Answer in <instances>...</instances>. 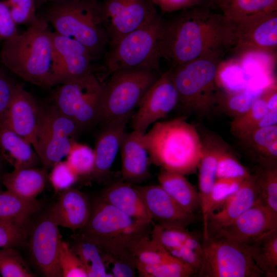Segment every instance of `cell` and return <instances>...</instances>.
<instances>
[{"instance_id":"1","label":"cell","mask_w":277,"mask_h":277,"mask_svg":"<svg viewBox=\"0 0 277 277\" xmlns=\"http://www.w3.org/2000/svg\"><path fill=\"white\" fill-rule=\"evenodd\" d=\"M208 6H195L169 19L162 17L158 47L160 58L174 67L199 57L230 51L235 42L234 24Z\"/></svg>"},{"instance_id":"2","label":"cell","mask_w":277,"mask_h":277,"mask_svg":"<svg viewBox=\"0 0 277 277\" xmlns=\"http://www.w3.org/2000/svg\"><path fill=\"white\" fill-rule=\"evenodd\" d=\"M142 140L151 164L184 175L196 171L203 155L201 136L182 116L156 122Z\"/></svg>"},{"instance_id":"3","label":"cell","mask_w":277,"mask_h":277,"mask_svg":"<svg viewBox=\"0 0 277 277\" xmlns=\"http://www.w3.org/2000/svg\"><path fill=\"white\" fill-rule=\"evenodd\" d=\"M49 22L37 17L23 33L3 42L0 58L12 73L42 87L52 86L53 49Z\"/></svg>"},{"instance_id":"4","label":"cell","mask_w":277,"mask_h":277,"mask_svg":"<svg viewBox=\"0 0 277 277\" xmlns=\"http://www.w3.org/2000/svg\"><path fill=\"white\" fill-rule=\"evenodd\" d=\"M154 225L129 216L100 197L91 206L89 218L80 230L101 251L115 255L132 253L141 240L150 236Z\"/></svg>"},{"instance_id":"5","label":"cell","mask_w":277,"mask_h":277,"mask_svg":"<svg viewBox=\"0 0 277 277\" xmlns=\"http://www.w3.org/2000/svg\"><path fill=\"white\" fill-rule=\"evenodd\" d=\"M45 17L55 31L84 45L94 58L106 52L109 41L99 0H55L48 3Z\"/></svg>"},{"instance_id":"6","label":"cell","mask_w":277,"mask_h":277,"mask_svg":"<svg viewBox=\"0 0 277 277\" xmlns=\"http://www.w3.org/2000/svg\"><path fill=\"white\" fill-rule=\"evenodd\" d=\"M225 55L208 54L170 67L178 95L177 106L184 112L202 115L215 106L219 91L216 76Z\"/></svg>"},{"instance_id":"7","label":"cell","mask_w":277,"mask_h":277,"mask_svg":"<svg viewBox=\"0 0 277 277\" xmlns=\"http://www.w3.org/2000/svg\"><path fill=\"white\" fill-rule=\"evenodd\" d=\"M160 71L123 69L110 74L103 85L99 122L104 125L124 118L130 119L144 95L158 79Z\"/></svg>"},{"instance_id":"8","label":"cell","mask_w":277,"mask_h":277,"mask_svg":"<svg viewBox=\"0 0 277 277\" xmlns=\"http://www.w3.org/2000/svg\"><path fill=\"white\" fill-rule=\"evenodd\" d=\"M162 19L159 15L109 45L103 63L108 74L123 69L160 71L158 39Z\"/></svg>"},{"instance_id":"9","label":"cell","mask_w":277,"mask_h":277,"mask_svg":"<svg viewBox=\"0 0 277 277\" xmlns=\"http://www.w3.org/2000/svg\"><path fill=\"white\" fill-rule=\"evenodd\" d=\"M200 277H262L244 244L219 234L203 239Z\"/></svg>"},{"instance_id":"10","label":"cell","mask_w":277,"mask_h":277,"mask_svg":"<svg viewBox=\"0 0 277 277\" xmlns=\"http://www.w3.org/2000/svg\"><path fill=\"white\" fill-rule=\"evenodd\" d=\"M103 85L92 73L61 84L54 106L82 129L99 122Z\"/></svg>"},{"instance_id":"11","label":"cell","mask_w":277,"mask_h":277,"mask_svg":"<svg viewBox=\"0 0 277 277\" xmlns=\"http://www.w3.org/2000/svg\"><path fill=\"white\" fill-rule=\"evenodd\" d=\"M81 130L54 105L41 107L35 150L44 167L52 168L66 157Z\"/></svg>"},{"instance_id":"12","label":"cell","mask_w":277,"mask_h":277,"mask_svg":"<svg viewBox=\"0 0 277 277\" xmlns=\"http://www.w3.org/2000/svg\"><path fill=\"white\" fill-rule=\"evenodd\" d=\"M232 21L235 42L230 51L235 58L254 53L276 57L277 11L258 13Z\"/></svg>"},{"instance_id":"13","label":"cell","mask_w":277,"mask_h":277,"mask_svg":"<svg viewBox=\"0 0 277 277\" xmlns=\"http://www.w3.org/2000/svg\"><path fill=\"white\" fill-rule=\"evenodd\" d=\"M101 14L109 45L159 15L149 0H105Z\"/></svg>"},{"instance_id":"14","label":"cell","mask_w":277,"mask_h":277,"mask_svg":"<svg viewBox=\"0 0 277 277\" xmlns=\"http://www.w3.org/2000/svg\"><path fill=\"white\" fill-rule=\"evenodd\" d=\"M52 86L62 84L92 73L94 57L78 41L52 32Z\"/></svg>"},{"instance_id":"15","label":"cell","mask_w":277,"mask_h":277,"mask_svg":"<svg viewBox=\"0 0 277 277\" xmlns=\"http://www.w3.org/2000/svg\"><path fill=\"white\" fill-rule=\"evenodd\" d=\"M171 73L170 68L162 73L146 92L130 119L133 130L145 134L151 124L165 117L176 107L178 95Z\"/></svg>"},{"instance_id":"16","label":"cell","mask_w":277,"mask_h":277,"mask_svg":"<svg viewBox=\"0 0 277 277\" xmlns=\"http://www.w3.org/2000/svg\"><path fill=\"white\" fill-rule=\"evenodd\" d=\"M58 227L48 212L33 226L28 243L34 262L47 277L63 276L59 263L62 239Z\"/></svg>"},{"instance_id":"17","label":"cell","mask_w":277,"mask_h":277,"mask_svg":"<svg viewBox=\"0 0 277 277\" xmlns=\"http://www.w3.org/2000/svg\"><path fill=\"white\" fill-rule=\"evenodd\" d=\"M41 110V106L34 97L23 86L16 84L0 125L27 140L35 150Z\"/></svg>"},{"instance_id":"18","label":"cell","mask_w":277,"mask_h":277,"mask_svg":"<svg viewBox=\"0 0 277 277\" xmlns=\"http://www.w3.org/2000/svg\"><path fill=\"white\" fill-rule=\"evenodd\" d=\"M134 186L140 192L154 224L164 227L186 228L196 221L195 213L184 210L159 184Z\"/></svg>"},{"instance_id":"19","label":"cell","mask_w":277,"mask_h":277,"mask_svg":"<svg viewBox=\"0 0 277 277\" xmlns=\"http://www.w3.org/2000/svg\"><path fill=\"white\" fill-rule=\"evenodd\" d=\"M276 229L277 213L260 200L231 223L213 234H219L246 244Z\"/></svg>"},{"instance_id":"20","label":"cell","mask_w":277,"mask_h":277,"mask_svg":"<svg viewBox=\"0 0 277 277\" xmlns=\"http://www.w3.org/2000/svg\"><path fill=\"white\" fill-rule=\"evenodd\" d=\"M260 200L258 185L254 176L251 174L244 180L238 189L222 205L221 210L209 214L206 238L231 223Z\"/></svg>"},{"instance_id":"21","label":"cell","mask_w":277,"mask_h":277,"mask_svg":"<svg viewBox=\"0 0 277 277\" xmlns=\"http://www.w3.org/2000/svg\"><path fill=\"white\" fill-rule=\"evenodd\" d=\"M129 118L111 122L104 125L95 144V164L90 176L102 181L109 175L111 167L120 150L125 128Z\"/></svg>"},{"instance_id":"22","label":"cell","mask_w":277,"mask_h":277,"mask_svg":"<svg viewBox=\"0 0 277 277\" xmlns=\"http://www.w3.org/2000/svg\"><path fill=\"white\" fill-rule=\"evenodd\" d=\"M144 134L133 130L125 133L120 147L122 180L140 184L150 176L149 153L142 142Z\"/></svg>"},{"instance_id":"23","label":"cell","mask_w":277,"mask_h":277,"mask_svg":"<svg viewBox=\"0 0 277 277\" xmlns=\"http://www.w3.org/2000/svg\"><path fill=\"white\" fill-rule=\"evenodd\" d=\"M91 208L87 195L71 187L61 191L49 213L58 226L74 231L86 224Z\"/></svg>"},{"instance_id":"24","label":"cell","mask_w":277,"mask_h":277,"mask_svg":"<svg viewBox=\"0 0 277 277\" xmlns=\"http://www.w3.org/2000/svg\"><path fill=\"white\" fill-rule=\"evenodd\" d=\"M203 155L199 163V196L203 221V238L207 236V209L213 185L216 179L218 159L224 148L213 138L202 139Z\"/></svg>"},{"instance_id":"25","label":"cell","mask_w":277,"mask_h":277,"mask_svg":"<svg viewBox=\"0 0 277 277\" xmlns=\"http://www.w3.org/2000/svg\"><path fill=\"white\" fill-rule=\"evenodd\" d=\"M101 197L135 220L152 222L140 192L132 184L123 180L113 183L104 189Z\"/></svg>"},{"instance_id":"26","label":"cell","mask_w":277,"mask_h":277,"mask_svg":"<svg viewBox=\"0 0 277 277\" xmlns=\"http://www.w3.org/2000/svg\"><path fill=\"white\" fill-rule=\"evenodd\" d=\"M0 151L14 169L37 167L41 163L32 145L17 133L0 125Z\"/></svg>"},{"instance_id":"27","label":"cell","mask_w":277,"mask_h":277,"mask_svg":"<svg viewBox=\"0 0 277 277\" xmlns=\"http://www.w3.org/2000/svg\"><path fill=\"white\" fill-rule=\"evenodd\" d=\"M47 169L28 168L14 169L3 174L2 181L7 190L28 200H34L44 190Z\"/></svg>"},{"instance_id":"28","label":"cell","mask_w":277,"mask_h":277,"mask_svg":"<svg viewBox=\"0 0 277 277\" xmlns=\"http://www.w3.org/2000/svg\"><path fill=\"white\" fill-rule=\"evenodd\" d=\"M159 185L184 210L191 213L200 208L198 191L184 175L162 169Z\"/></svg>"},{"instance_id":"29","label":"cell","mask_w":277,"mask_h":277,"mask_svg":"<svg viewBox=\"0 0 277 277\" xmlns=\"http://www.w3.org/2000/svg\"><path fill=\"white\" fill-rule=\"evenodd\" d=\"M68 243L81 261L88 277H112L107 271L100 249L91 239L81 232L72 234Z\"/></svg>"},{"instance_id":"30","label":"cell","mask_w":277,"mask_h":277,"mask_svg":"<svg viewBox=\"0 0 277 277\" xmlns=\"http://www.w3.org/2000/svg\"><path fill=\"white\" fill-rule=\"evenodd\" d=\"M36 199H24L6 190H0V220L11 223L25 230L31 216L39 208Z\"/></svg>"},{"instance_id":"31","label":"cell","mask_w":277,"mask_h":277,"mask_svg":"<svg viewBox=\"0 0 277 277\" xmlns=\"http://www.w3.org/2000/svg\"><path fill=\"white\" fill-rule=\"evenodd\" d=\"M244 245L264 276H277V229Z\"/></svg>"},{"instance_id":"32","label":"cell","mask_w":277,"mask_h":277,"mask_svg":"<svg viewBox=\"0 0 277 277\" xmlns=\"http://www.w3.org/2000/svg\"><path fill=\"white\" fill-rule=\"evenodd\" d=\"M264 89L249 86L235 92H226L219 89L215 106L233 119L248 111L260 97Z\"/></svg>"},{"instance_id":"33","label":"cell","mask_w":277,"mask_h":277,"mask_svg":"<svg viewBox=\"0 0 277 277\" xmlns=\"http://www.w3.org/2000/svg\"><path fill=\"white\" fill-rule=\"evenodd\" d=\"M217 8L231 21L258 13L277 11V0H219Z\"/></svg>"},{"instance_id":"34","label":"cell","mask_w":277,"mask_h":277,"mask_svg":"<svg viewBox=\"0 0 277 277\" xmlns=\"http://www.w3.org/2000/svg\"><path fill=\"white\" fill-rule=\"evenodd\" d=\"M150 238L165 249L185 246L195 250L200 244L197 235L186 228L164 227L155 224L152 229Z\"/></svg>"},{"instance_id":"35","label":"cell","mask_w":277,"mask_h":277,"mask_svg":"<svg viewBox=\"0 0 277 277\" xmlns=\"http://www.w3.org/2000/svg\"><path fill=\"white\" fill-rule=\"evenodd\" d=\"M135 265L141 277H190L196 275L191 267L175 258L157 264Z\"/></svg>"},{"instance_id":"36","label":"cell","mask_w":277,"mask_h":277,"mask_svg":"<svg viewBox=\"0 0 277 277\" xmlns=\"http://www.w3.org/2000/svg\"><path fill=\"white\" fill-rule=\"evenodd\" d=\"M253 175L259 188L261 202L277 213V165H260Z\"/></svg>"},{"instance_id":"37","label":"cell","mask_w":277,"mask_h":277,"mask_svg":"<svg viewBox=\"0 0 277 277\" xmlns=\"http://www.w3.org/2000/svg\"><path fill=\"white\" fill-rule=\"evenodd\" d=\"M251 76L238 65H220L216 83L219 89L226 92H235L246 89Z\"/></svg>"},{"instance_id":"38","label":"cell","mask_w":277,"mask_h":277,"mask_svg":"<svg viewBox=\"0 0 277 277\" xmlns=\"http://www.w3.org/2000/svg\"><path fill=\"white\" fill-rule=\"evenodd\" d=\"M268 111L264 100L260 96L248 111L232 119L231 132L238 138H242L252 131L257 122Z\"/></svg>"},{"instance_id":"39","label":"cell","mask_w":277,"mask_h":277,"mask_svg":"<svg viewBox=\"0 0 277 277\" xmlns=\"http://www.w3.org/2000/svg\"><path fill=\"white\" fill-rule=\"evenodd\" d=\"M66 157L67 162L79 177L91 175L95 164L93 149L74 141Z\"/></svg>"},{"instance_id":"40","label":"cell","mask_w":277,"mask_h":277,"mask_svg":"<svg viewBox=\"0 0 277 277\" xmlns=\"http://www.w3.org/2000/svg\"><path fill=\"white\" fill-rule=\"evenodd\" d=\"M132 253L135 264H154L174 258L150 236L141 240L133 248Z\"/></svg>"},{"instance_id":"41","label":"cell","mask_w":277,"mask_h":277,"mask_svg":"<svg viewBox=\"0 0 277 277\" xmlns=\"http://www.w3.org/2000/svg\"><path fill=\"white\" fill-rule=\"evenodd\" d=\"M240 140L254 151L260 165L264 166L268 147L277 141V125L255 129Z\"/></svg>"},{"instance_id":"42","label":"cell","mask_w":277,"mask_h":277,"mask_svg":"<svg viewBox=\"0 0 277 277\" xmlns=\"http://www.w3.org/2000/svg\"><path fill=\"white\" fill-rule=\"evenodd\" d=\"M0 275L3 277H32L19 252L14 248L0 249Z\"/></svg>"},{"instance_id":"43","label":"cell","mask_w":277,"mask_h":277,"mask_svg":"<svg viewBox=\"0 0 277 277\" xmlns=\"http://www.w3.org/2000/svg\"><path fill=\"white\" fill-rule=\"evenodd\" d=\"M245 179H216L207 207V218L209 214L221 207L234 193Z\"/></svg>"},{"instance_id":"44","label":"cell","mask_w":277,"mask_h":277,"mask_svg":"<svg viewBox=\"0 0 277 277\" xmlns=\"http://www.w3.org/2000/svg\"><path fill=\"white\" fill-rule=\"evenodd\" d=\"M105 266L114 277L135 276V261L132 253L113 255L101 251Z\"/></svg>"},{"instance_id":"45","label":"cell","mask_w":277,"mask_h":277,"mask_svg":"<svg viewBox=\"0 0 277 277\" xmlns=\"http://www.w3.org/2000/svg\"><path fill=\"white\" fill-rule=\"evenodd\" d=\"M251 173L229 151L224 147L217 162L216 179H245Z\"/></svg>"},{"instance_id":"46","label":"cell","mask_w":277,"mask_h":277,"mask_svg":"<svg viewBox=\"0 0 277 277\" xmlns=\"http://www.w3.org/2000/svg\"><path fill=\"white\" fill-rule=\"evenodd\" d=\"M59 263L64 277H88L79 258L71 250L69 243L62 240L59 252Z\"/></svg>"},{"instance_id":"47","label":"cell","mask_w":277,"mask_h":277,"mask_svg":"<svg viewBox=\"0 0 277 277\" xmlns=\"http://www.w3.org/2000/svg\"><path fill=\"white\" fill-rule=\"evenodd\" d=\"M49 179L55 191L61 192L71 187L77 181L79 176L66 161H61L52 167Z\"/></svg>"},{"instance_id":"48","label":"cell","mask_w":277,"mask_h":277,"mask_svg":"<svg viewBox=\"0 0 277 277\" xmlns=\"http://www.w3.org/2000/svg\"><path fill=\"white\" fill-rule=\"evenodd\" d=\"M16 25H30L37 18L35 0H6Z\"/></svg>"},{"instance_id":"49","label":"cell","mask_w":277,"mask_h":277,"mask_svg":"<svg viewBox=\"0 0 277 277\" xmlns=\"http://www.w3.org/2000/svg\"><path fill=\"white\" fill-rule=\"evenodd\" d=\"M26 230L0 220V249L22 247L26 244Z\"/></svg>"},{"instance_id":"50","label":"cell","mask_w":277,"mask_h":277,"mask_svg":"<svg viewBox=\"0 0 277 277\" xmlns=\"http://www.w3.org/2000/svg\"><path fill=\"white\" fill-rule=\"evenodd\" d=\"M157 6L163 13L179 12L195 6H208L216 8L217 0H149Z\"/></svg>"},{"instance_id":"51","label":"cell","mask_w":277,"mask_h":277,"mask_svg":"<svg viewBox=\"0 0 277 277\" xmlns=\"http://www.w3.org/2000/svg\"><path fill=\"white\" fill-rule=\"evenodd\" d=\"M173 258L189 266L198 274L202 265V256L185 246L165 249Z\"/></svg>"},{"instance_id":"52","label":"cell","mask_w":277,"mask_h":277,"mask_svg":"<svg viewBox=\"0 0 277 277\" xmlns=\"http://www.w3.org/2000/svg\"><path fill=\"white\" fill-rule=\"evenodd\" d=\"M18 34L9 7L5 1L0 0V42H4Z\"/></svg>"},{"instance_id":"53","label":"cell","mask_w":277,"mask_h":277,"mask_svg":"<svg viewBox=\"0 0 277 277\" xmlns=\"http://www.w3.org/2000/svg\"><path fill=\"white\" fill-rule=\"evenodd\" d=\"M16 84L8 75L0 70V122L9 106Z\"/></svg>"},{"instance_id":"54","label":"cell","mask_w":277,"mask_h":277,"mask_svg":"<svg viewBox=\"0 0 277 277\" xmlns=\"http://www.w3.org/2000/svg\"><path fill=\"white\" fill-rule=\"evenodd\" d=\"M269 111H277V86L274 82L265 87L261 95Z\"/></svg>"},{"instance_id":"55","label":"cell","mask_w":277,"mask_h":277,"mask_svg":"<svg viewBox=\"0 0 277 277\" xmlns=\"http://www.w3.org/2000/svg\"><path fill=\"white\" fill-rule=\"evenodd\" d=\"M277 125V111H268L255 125L253 130Z\"/></svg>"},{"instance_id":"56","label":"cell","mask_w":277,"mask_h":277,"mask_svg":"<svg viewBox=\"0 0 277 277\" xmlns=\"http://www.w3.org/2000/svg\"><path fill=\"white\" fill-rule=\"evenodd\" d=\"M4 159L0 151V180H2L3 175H1L2 166Z\"/></svg>"},{"instance_id":"57","label":"cell","mask_w":277,"mask_h":277,"mask_svg":"<svg viewBox=\"0 0 277 277\" xmlns=\"http://www.w3.org/2000/svg\"><path fill=\"white\" fill-rule=\"evenodd\" d=\"M55 0H35L36 3L37 4H42L45 3H49L50 2H52Z\"/></svg>"},{"instance_id":"58","label":"cell","mask_w":277,"mask_h":277,"mask_svg":"<svg viewBox=\"0 0 277 277\" xmlns=\"http://www.w3.org/2000/svg\"><path fill=\"white\" fill-rule=\"evenodd\" d=\"M0 276H1V275H0Z\"/></svg>"}]
</instances>
